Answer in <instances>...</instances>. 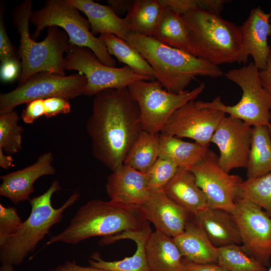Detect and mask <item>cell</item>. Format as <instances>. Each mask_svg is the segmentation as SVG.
<instances>
[{
	"label": "cell",
	"instance_id": "cell-1",
	"mask_svg": "<svg viewBox=\"0 0 271 271\" xmlns=\"http://www.w3.org/2000/svg\"><path fill=\"white\" fill-rule=\"evenodd\" d=\"M94 96L92 113L86 125L92 154L114 172L124 165L143 131L139 107L127 87L105 89Z\"/></svg>",
	"mask_w": 271,
	"mask_h": 271
},
{
	"label": "cell",
	"instance_id": "cell-2",
	"mask_svg": "<svg viewBox=\"0 0 271 271\" xmlns=\"http://www.w3.org/2000/svg\"><path fill=\"white\" fill-rule=\"evenodd\" d=\"M148 223L142 206L92 200L82 206L69 225L51 237L46 244L57 242L76 244L93 237L140 231Z\"/></svg>",
	"mask_w": 271,
	"mask_h": 271
},
{
	"label": "cell",
	"instance_id": "cell-3",
	"mask_svg": "<svg viewBox=\"0 0 271 271\" xmlns=\"http://www.w3.org/2000/svg\"><path fill=\"white\" fill-rule=\"evenodd\" d=\"M126 42L148 61L155 79L168 91L179 93L185 91L197 76L216 78L224 74L218 66L165 45L153 37L131 33Z\"/></svg>",
	"mask_w": 271,
	"mask_h": 271
},
{
	"label": "cell",
	"instance_id": "cell-4",
	"mask_svg": "<svg viewBox=\"0 0 271 271\" xmlns=\"http://www.w3.org/2000/svg\"><path fill=\"white\" fill-rule=\"evenodd\" d=\"M181 16L188 32L193 55L217 66L238 63L242 45L240 26L219 14L200 9Z\"/></svg>",
	"mask_w": 271,
	"mask_h": 271
},
{
	"label": "cell",
	"instance_id": "cell-5",
	"mask_svg": "<svg viewBox=\"0 0 271 271\" xmlns=\"http://www.w3.org/2000/svg\"><path fill=\"white\" fill-rule=\"evenodd\" d=\"M32 12V0L21 3L12 12L13 22L20 37L18 55L22 70L19 84L40 72L65 75L63 55L70 46L68 35L58 27L51 26L45 39L36 42L30 37L29 29Z\"/></svg>",
	"mask_w": 271,
	"mask_h": 271
},
{
	"label": "cell",
	"instance_id": "cell-6",
	"mask_svg": "<svg viewBox=\"0 0 271 271\" xmlns=\"http://www.w3.org/2000/svg\"><path fill=\"white\" fill-rule=\"evenodd\" d=\"M61 190L58 180H54L42 194L30 199L31 207L28 218L23 222L17 232L0 247L2 265H18L36 249L51 228L59 223L65 211L79 200L80 194L75 192L59 208L52 204V197Z\"/></svg>",
	"mask_w": 271,
	"mask_h": 271
},
{
	"label": "cell",
	"instance_id": "cell-7",
	"mask_svg": "<svg viewBox=\"0 0 271 271\" xmlns=\"http://www.w3.org/2000/svg\"><path fill=\"white\" fill-rule=\"evenodd\" d=\"M259 71L253 62H250L246 66L231 69L224 74L228 80L236 83L242 90L241 98L236 104L225 105L220 96L209 102L199 100V104L203 107L221 111L251 127L265 125L269 127L271 95L262 86Z\"/></svg>",
	"mask_w": 271,
	"mask_h": 271
},
{
	"label": "cell",
	"instance_id": "cell-8",
	"mask_svg": "<svg viewBox=\"0 0 271 271\" xmlns=\"http://www.w3.org/2000/svg\"><path fill=\"white\" fill-rule=\"evenodd\" d=\"M30 22L36 27L32 35L34 40L46 27H61L68 35L70 44L88 48L103 64L115 67V60L109 54L103 41L91 33L88 20L66 0L46 1L42 8L33 11Z\"/></svg>",
	"mask_w": 271,
	"mask_h": 271
},
{
	"label": "cell",
	"instance_id": "cell-9",
	"mask_svg": "<svg viewBox=\"0 0 271 271\" xmlns=\"http://www.w3.org/2000/svg\"><path fill=\"white\" fill-rule=\"evenodd\" d=\"M202 83L191 90L179 93L166 90L158 81L140 80L127 87L139 107L143 130L159 133L171 115L186 103L195 100L205 89Z\"/></svg>",
	"mask_w": 271,
	"mask_h": 271
},
{
	"label": "cell",
	"instance_id": "cell-10",
	"mask_svg": "<svg viewBox=\"0 0 271 271\" xmlns=\"http://www.w3.org/2000/svg\"><path fill=\"white\" fill-rule=\"evenodd\" d=\"M64 58V68L76 70L85 76L87 84L83 95L95 96L108 89H119L140 80L153 81L125 65L117 68L103 64L89 48L70 44Z\"/></svg>",
	"mask_w": 271,
	"mask_h": 271
},
{
	"label": "cell",
	"instance_id": "cell-11",
	"mask_svg": "<svg viewBox=\"0 0 271 271\" xmlns=\"http://www.w3.org/2000/svg\"><path fill=\"white\" fill-rule=\"evenodd\" d=\"M86 84V77L80 73L68 76L47 71L37 73L15 89L1 93L0 113L36 99L52 97L73 99L83 95Z\"/></svg>",
	"mask_w": 271,
	"mask_h": 271
},
{
	"label": "cell",
	"instance_id": "cell-12",
	"mask_svg": "<svg viewBox=\"0 0 271 271\" xmlns=\"http://www.w3.org/2000/svg\"><path fill=\"white\" fill-rule=\"evenodd\" d=\"M189 169L205 194L208 207L231 213L236 202L242 198L241 177L222 169L218 163V156L209 149L203 159Z\"/></svg>",
	"mask_w": 271,
	"mask_h": 271
},
{
	"label": "cell",
	"instance_id": "cell-13",
	"mask_svg": "<svg viewBox=\"0 0 271 271\" xmlns=\"http://www.w3.org/2000/svg\"><path fill=\"white\" fill-rule=\"evenodd\" d=\"M239 231L241 246L264 266L271 258V216L258 205L241 198L230 213Z\"/></svg>",
	"mask_w": 271,
	"mask_h": 271
},
{
	"label": "cell",
	"instance_id": "cell-14",
	"mask_svg": "<svg viewBox=\"0 0 271 271\" xmlns=\"http://www.w3.org/2000/svg\"><path fill=\"white\" fill-rule=\"evenodd\" d=\"M225 116L221 111L203 107L198 101L191 100L171 115L160 133L189 138L208 148L215 130Z\"/></svg>",
	"mask_w": 271,
	"mask_h": 271
},
{
	"label": "cell",
	"instance_id": "cell-15",
	"mask_svg": "<svg viewBox=\"0 0 271 271\" xmlns=\"http://www.w3.org/2000/svg\"><path fill=\"white\" fill-rule=\"evenodd\" d=\"M252 132V127L229 115H226L219 123L211 143L217 146L219 165L226 172L234 169H246Z\"/></svg>",
	"mask_w": 271,
	"mask_h": 271
},
{
	"label": "cell",
	"instance_id": "cell-16",
	"mask_svg": "<svg viewBox=\"0 0 271 271\" xmlns=\"http://www.w3.org/2000/svg\"><path fill=\"white\" fill-rule=\"evenodd\" d=\"M240 27L242 45L238 63L246 64L250 55L259 71L265 69L271 51L268 44V38L271 37L269 14L264 12L260 6L252 9Z\"/></svg>",
	"mask_w": 271,
	"mask_h": 271
},
{
	"label": "cell",
	"instance_id": "cell-17",
	"mask_svg": "<svg viewBox=\"0 0 271 271\" xmlns=\"http://www.w3.org/2000/svg\"><path fill=\"white\" fill-rule=\"evenodd\" d=\"M148 222L156 231L172 238L182 233L192 216L171 199L163 189L150 191L146 202L142 206Z\"/></svg>",
	"mask_w": 271,
	"mask_h": 271
},
{
	"label": "cell",
	"instance_id": "cell-18",
	"mask_svg": "<svg viewBox=\"0 0 271 271\" xmlns=\"http://www.w3.org/2000/svg\"><path fill=\"white\" fill-rule=\"evenodd\" d=\"M53 160V154L46 152L40 155L32 165L1 176L0 195L15 205L29 200L30 195L35 191V182L41 177L56 173L52 165Z\"/></svg>",
	"mask_w": 271,
	"mask_h": 271
},
{
	"label": "cell",
	"instance_id": "cell-19",
	"mask_svg": "<svg viewBox=\"0 0 271 271\" xmlns=\"http://www.w3.org/2000/svg\"><path fill=\"white\" fill-rule=\"evenodd\" d=\"M105 189L110 201L128 206H142L150 194L145 173L124 164L107 177Z\"/></svg>",
	"mask_w": 271,
	"mask_h": 271
},
{
	"label": "cell",
	"instance_id": "cell-20",
	"mask_svg": "<svg viewBox=\"0 0 271 271\" xmlns=\"http://www.w3.org/2000/svg\"><path fill=\"white\" fill-rule=\"evenodd\" d=\"M152 232L148 223L144 229L140 231H125L102 237L99 242L101 245H108L120 239L131 240L137 245L136 251L130 257H125L120 260L110 261L102 259L98 252H95L88 260L90 265L107 271H151L146 257V245Z\"/></svg>",
	"mask_w": 271,
	"mask_h": 271
},
{
	"label": "cell",
	"instance_id": "cell-21",
	"mask_svg": "<svg viewBox=\"0 0 271 271\" xmlns=\"http://www.w3.org/2000/svg\"><path fill=\"white\" fill-rule=\"evenodd\" d=\"M66 1L86 15L94 36L112 34L126 41L131 33L125 19L118 16L108 5H102L92 0Z\"/></svg>",
	"mask_w": 271,
	"mask_h": 271
},
{
	"label": "cell",
	"instance_id": "cell-22",
	"mask_svg": "<svg viewBox=\"0 0 271 271\" xmlns=\"http://www.w3.org/2000/svg\"><path fill=\"white\" fill-rule=\"evenodd\" d=\"M193 217L215 247L241 244L238 228L229 212L207 207Z\"/></svg>",
	"mask_w": 271,
	"mask_h": 271
},
{
	"label": "cell",
	"instance_id": "cell-23",
	"mask_svg": "<svg viewBox=\"0 0 271 271\" xmlns=\"http://www.w3.org/2000/svg\"><path fill=\"white\" fill-rule=\"evenodd\" d=\"M163 189L171 199L193 216L209 207L205 194L197 185L195 176L189 169L179 167Z\"/></svg>",
	"mask_w": 271,
	"mask_h": 271
},
{
	"label": "cell",
	"instance_id": "cell-24",
	"mask_svg": "<svg viewBox=\"0 0 271 271\" xmlns=\"http://www.w3.org/2000/svg\"><path fill=\"white\" fill-rule=\"evenodd\" d=\"M184 259L197 263H217L218 249L193 216L184 230L173 238Z\"/></svg>",
	"mask_w": 271,
	"mask_h": 271
},
{
	"label": "cell",
	"instance_id": "cell-25",
	"mask_svg": "<svg viewBox=\"0 0 271 271\" xmlns=\"http://www.w3.org/2000/svg\"><path fill=\"white\" fill-rule=\"evenodd\" d=\"M147 262L151 271H180L183 256L172 237L153 232L146 245Z\"/></svg>",
	"mask_w": 271,
	"mask_h": 271
},
{
	"label": "cell",
	"instance_id": "cell-26",
	"mask_svg": "<svg viewBox=\"0 0 271 271\" xmlns=\"http://www.w3.org/2000/svg\"><path fill=\"white\" fill-rule=\"evenodd\" d=\"M208 149L195 142L160 133L159 158L168 160L179 167L190 169L198 164Z\"/></svg>",
	"mask_w": 271,
	"mask_h": 271
},
{
	"label": "cell",
	"instance_id": "cell-27",
	"mask_svg": "<svg viewBox=\"0 0 271 271\" xmlns=\"http://www.w3.org/2000/svg\"><path fill=\"white\" fill-rule=\"evenodd\" d=\"M247 169V179L264 176L271 172V136L265 125L252 127Z\"/></svg>",
	"mask_w": 271,
	"mask_h": 271
},
{
	"label": "cell",
	"instance_id": "cell-28",
	"mask_svg": "<svg viewBox=\"0 0 271 271\" xmlns=\"http://www.w3.org/2000/svg\"><path fill=\"white\" fill-rule=\"evenodd\" d=\"M153 37L165 45L192 54L188 32L181 15L168 8H165Z\"/></svg>",
	"mask_w": 271,
	"mask_h": 271
},
{
	"label": "cell",
	"instance_id": "cell-29",
	"mask_svg": "<svg viewBox=\"0 0 271 271\" xmlns=\"http://www.w3.org/2000/svg\"><path fill=\"white\" fill-rule=\"evenodd\" d=\"M164 9L159 0L134 1L124 18L131 33L153 37Z\"/></svg>",
	"mask_w": 271,
	"mask_h": 271
},
{
	"label": "cell",
	"instance_id": "cell-30",
	"mask_svg": "<svg viewBox=\"0 0 271 271\" xmlns=\"http://www.w3.org/2000/svg\"><path fill=\"white\" fill-rule=\"evenodd\" d=\"M105 44L109 54L134 71L155 79L154 70L144 57L126 41L112 34H103L99 37Z\"/></svg>",
	"mask_w": 271,
	"mask_h": 271
},
{
	"label": "cell",
	"instance_id": "cell-31",
	"mask_svg": "<svg viewBox=\"0 0 271 271\" xmlns=\"http://www.w3.org/2000/svg\"><path fill=\"white\" fill-rule=\"evenodd\" d=\"M160 133L143 131L128 153L124 164L146 173L159 158Z\"/></svg>",
	"mask_w": 271,
	"mask_h": 271
},
{
	"label": "cell",
	"instance_id": "cell-32",
	"mask_svg": "<svg viewBox=\"0 0 271 271\" xmlns=\"http://www.w3.org/2000/svg\"><path fill=\"white\" fill-rule=\"evenodd\" d=\"M217 263L228 271H266L265 266L247 254L241 245L217 247Z\"/></svg>",
	"mask_w": 271,
	"mask_h": 271
},
{
	"label": "cell",
	"instance_id": "cell-33",
	"mask_svg": "<svg viewBox=\"0 0 271 271\" xmlns=\"http://www.w3.org/2000/svg\"><path fill=\"white\" fill-rule=\"evenodd\" d=\"M20 119L14 109L0 113V149L8 154L17 153L22 149L24 128L18 124Z\"/></svg>",
	"mask_w": 271,
	"mask_h": 271
},
{
	"label": "cell",
	"instance_id": "cell-34",
	"mask_svg": "<svg viewBox=\"0 0 271 271\" xmlns=\"http://www.w3.org/2000/svg\"><path fill=\"white\" fill-rule=\"evenodd\" d=\"M241 190L242 198L261 207L271 216V172L243 181Z\"/></svg>",
	"mask_w": 271,
	"mask_h": 271
},
{
	"label": "cell",
	"instance_id": "cell-35",
	"mask_svg": "<svg viewBox=\"0 0 271 271\" xmlns=\"http://www.w3.org/2000/svg\"><path fill=\"white\" fill-rule=\"evenodd\" d=\"M178 168L168 160L158 158L145 173L149 190L163 189L174 177Z\"/></svg>",
	"mask_w": 271,
	"mask_h": 271
},
{
	"label": "cell",
	"instance_id": "cell-36",
	"mask_svg": "<svg viewBox=\"0 0 271 271\" xmlns=\"http://www.w3.org/2000/svg\"><path fill=\"white\" fill-rule=\"evenodd\" d=\"M23 222L16 208L0 204V247L16 234Z\"/></svg>",
	"mask_w": 271,
	"mask_h": 271
},
{
	"label": "cell",
	"instance_id": "cell-37",
	"mask_svg": "<svg viewBox=\"0 0 271 271\" xmlns=\"http://www.w3.org/2000/svg\"><path fill=\"white\" fill-rule=\"evenodd\" d=\"M165 8H168L180 15L200 9L208 11L212 8L211 0H159Z\"/></svg>",
	"mask_w": 271,
	"mask_h": 271
},
{
	"label": "cell",
	"instance_id": "cell-38",
	"mask_svg": "<svg viewBox=\"0 0 271 271\" xmlns=\"http://www.w3.org/2000/svg\"><path fill=\"white\" fill-rule=\"evenodd\" d=\"M5 6L3 2L0 3V60L1 61L17 59L18 57L15 49L7 33L4 23ZM20 59V58H19Z\"/></svg>",
	"mask_w": 271,
	"mask_h": 271
},
{
	"label": "cell",
	"instance_id": "cell-39",
	"mask_svg": "<svg viewBox=\"0 0 271 271\" xmlns=\"http://www.w3.org/2000/svg\"><path fill=\"white\" fill-rule=\"evenodd\" d=\"M45 115L50 118L59 114L71 112V107L68 100L60 97H52L44 99Z\"/></svg>",
	"mask_w": 271,
	"mask_h": 271
},
{
	"label": "cell",
	"instance_id": "cell-40",
	"mask_svg": "<svg viewBox=\"0 0 271 271\" xmlns=\"http://www.w3.org/2000/svg\"><path fill=\"white\" fill-rule=\"evenodd\" d=\"M22 70L19 58L9 59L1 61L0 75L4 82H13L20 78Z\"/></svg>",
	"mask_w": 271,
	"mask_h": 271
},
{
	"label": "cell",
	"instance_id": "cell-41",
	"mask_svg": "<svg viewBox=\"0 0 271 271\" xmlns=\"http://www.w3.org/2000/svg\"><path fill=\"white\" fill-rule=\"evenodd\" d=\"M27 106L21 114V118L27 124H32L41 116L45 115L44 99H36L26 103Z\"/></svg>",
	"mask_w": 271,
	"mask_h": 271
},
{
	"label": "cell",
	"instance_id": "cell-42",
	"mask_svg": "<svg viewBox=\"0 0 271 271\" xmlns=\"http://www.w3.org/2000/svg\"><path fill=\"white\" fill-rule=\"evenodd\" d=\"M180 271H228L218 263H197L183 259Z\"/></svg>",
	"mask_w": 271,
	"mask_h": 271
},
{
	"label": "cell",
	"instance_id": "cell-43",
	"mask_svg": "<svg viewBox=\"0 0 271 271\" xmlns=\"http://www.w3.org/2000/svg\"><path fill=\"white\" fill-rule=\"evenodd\" d=\"M48 271H107L103 269L92 266L84 267L77 264L74 261H66L63 264Z\"/></svg>",
	"mask_w": 271,
	"mask_h": 271
},
{
	"label": "cell",
	"instance_id": "cell-44",
	"mask_svg": "<svg viewBox=\"0 0 271 271\" xmlns=\"http://www.w3.org/2000/svg\"><path fill=\"white\" fill-rule=\"evenodd\" d=\"M134 1L108 0L107 1L114 12L118 16L128 12Z\"/></svg>",
	"mask_w": 271,
	"mask_h": 271
},
{
	"label": "cell",
	"instance_id": "cell-45",
	"mask_svg": "<svg viewBox=\"0 0 271 271\" xmlns=\"http://www.w3.org/2000/svg\"><path fill=\"white\" fill-rule=\"evenodd\" d=\"M259 76L262 86L271 95V51L267 59L266 67L259 71Z\"/></svg>",
	"mask_w": 271,
	"mask_h": 271
},
{
	"label": "cell",
	"instance_id": "cell-46",
	"mask_svg": "<svg viewBox=\"0 0 271 271\" xmlns=\"http://www.w3.org/2000/svg\"><path fill=\"white\" fill-rule=\"evenodd\" d=\"M14 160L11 155H6L4 151L0 149V167L4 169H8L13 167Z\"/></svg>",
	"mask_w": 271,
	"mask_h": 271
},
{
	"label": "cell",
	"instance_id": "cell-47",
	"mask_svg": "<svg viewBox=\"0 0 271 271\" xmlns=\"http://www.w3.org/2000/svg\"><path fill=\"white\" fill-rule=\"evenodd\" d=\"M0 271H14L13 266L9 265H2Z\"/></svg>",
	"mask_w": 271,
	"mask_h": 271
},
{
	"label": "cell",
	"instance_id": "cell-48",
	"mask_svg": "<svg viewBox=\"0 0 271 271\" xmlns=\"http://www.w3.org/2000/svg\"><path fill=\"white\" fill-rule=\"evenodd\" d=\"M270 123H271V112H270ZM269 132H270V136H271V125L269 127Z\"/></svg>",
	"mask_w": 271,
	"mask_h": 271
},
{
	"label": "cell",
	"instance_id": "cell-49",
	"mask_svg": "<svg viewBox=\"0 0 271 271\" xmlns=\"http://www.w3.org/2000/svg\"><path fill=\"white\" fill-rule=\"evenodd\" d=\"M269 15H270V22L271 23V11L270 12V13H269Z\"/></svg>",
	"mask_w": 271,
	"mask_h": 271
},
{
	"label": "cell",
	"instance_id": "cell-50",
	"mask_svg": "<svg viewBox=\"0 0 271 271\" xmlns=\"http://www.w3.org/2000/svg\"><path fill=\"white\" fill-rule=\"evenodd\" d=\"M266 271H271V265L269 267V268L268 269L266 270Z\"/></svg>",
	"mask_w": 271,
	"mask_h": 271
}]
</instances>
